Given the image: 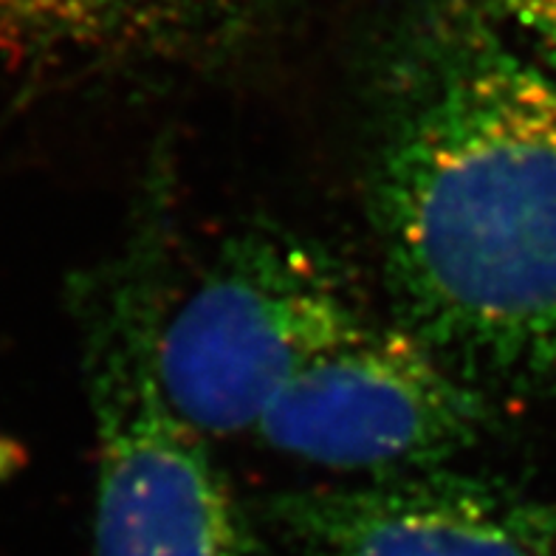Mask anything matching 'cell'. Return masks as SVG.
Wrapping results in <instances>:
<instances>
[{"label": "cell", "mask_w": 556, "mask_h": 556, "mask_svg": "<svg viewBox=\"0 0 556 556\" xmlns=\"http://www.w3.org/2000/svg\"><path fill=\"white\" fill-rule=\"evenodd\" d=\"M483 7L529 37L556 68V0H483Z\"/></svg>", "instance_id": "obj_7"}, {"label": "cell", "mask_w": 556, "mask_h": 556, "mask_svg": "<svg viewBox=\"0 0 556 556\" xmlns=\"http://www.w3.org/2000/svg\"><path fill=\"white\" fill-rule=\"evenodd\" d=\"M263 520L296 556H556V506L446 466L289 489Z\"/></svg>", "instance_id": "obj_5"}, {"label": "cell", "mask_w": 556, "mask_h": 556, "mask_svg": "<svg viewBox=\"0 0 556 556\" xmlns=\"http://www.w3.org/2000/svg\"><path fill=\"white\" fill-rule=\"evenodd\" d=\"M365 319L337 257L300 235L247 229L167 308L164 393L201 435L254 432L282 390Z\"/></svg>", "instance_id": "obj_3"}, {"label": "cell", "mask_w": 556, "mask_h": 556, "mask_svg": "<svg viewBox=\"0 0 556 556\" xmlns=\"http://www.w3.org/2000/svg\"><path fill=\"white\" fill-rule=\"evenodd\" d=\"M492 427V402L402 325L367 317L282 390L254 435L339 472L446 466Z\"/></svg>", "instance_id": "obj_4"}, {"label": "cell", "mask_w": 556, "mask_h": 556, "mask_svg": "<svg viewBox=\"0 0 556 556\" xmlns=\"http://www.w3.org/2000/svg\"><path fill=\"white\" fill-rule=\"evenodd\" d=\"M184 0H0V60L56 65L113 54L173 23Z\"/></svg>", "instance_id": "obj_6"}, {"label": "cell", "mask_w": 556, "mask_h": 556, "mask_svg": "<svg viewBox=\"0 0 556 556\" xmlns=\"http://www.w3.org/2000/svg\"><path fill=\"white\" fill-rule=\"evenodd\" d=\"M162 206L83 282L79 323L97 438L93 556H275L206 435L159 376L169 308Z\"/></svg>", "instance_id": "obj_2"}, {"label": "cell", "mask_w": 556, "mask_h": 556, "mask_svg": "<svg viewBox=\"0 0 556 556\" xmlns=\"http://www.w3.org/2000/svg\"><path fill=\"white\" fill-rule=\"evenodd\" d=\"M367 212L395 323L489 402L556 404V77L418 0L376 83Z\"/></svg>", "instance_id": "obj_1"}]
</instances>
